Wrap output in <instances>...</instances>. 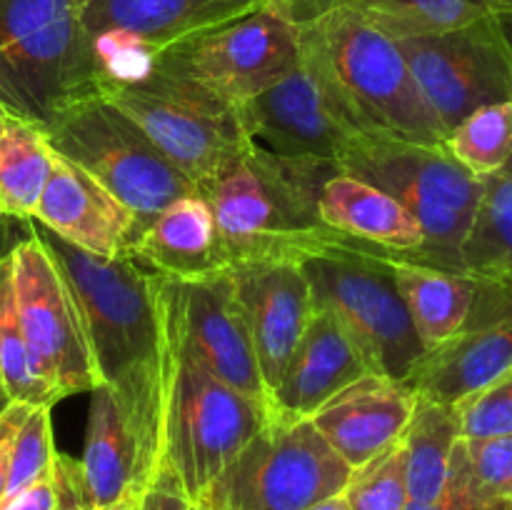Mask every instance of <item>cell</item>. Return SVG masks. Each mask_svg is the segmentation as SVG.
I'll return each mask as SVG.
<instances>
[{
    "instance_id": "cell-27",
    "label": "cell",
    "mask_w": 512,
    "mask_h": 510,
    "mask_svg": "<svg viewBox=\"0 0 512 510\" xmlns=\"http://www.w3.org/2000/svg\"><path fill=\"white\" fill-rule=\"evenodd\" d=\"M50 175L45 130L13 113H0V215L33 220Z\"/></svg>"
},
{
    "instance_id": "cell-5",
    "label": "cell",
    "mask_w": 512,
    "mask_h": 510,
    "mask_svg": "<svg viewBox=\"0 0 512 510\" xmlns=\"http://www.w3.org/2000/svg\"><path fill=\"white\" fill-rule=\"evenodd\" d=\"M80 10L83 0H0V110L45 130L98 95Z\"/></svg>"
},
{
    "instance_id": "cell-40",
    "label": "cell",
    "mask_w": 512,
    "mask_h": 510,
    "mask_svg": "<svg viewBox=\"0 0 512 510\" xmlns=\"http://www.w3.org/2000/svg\"><path fill=\"white\" fill-rule=\"evenodd\" d=\"M0 510H55L53 503V485L48 478L38 480V483L28 485L25 490L15 493L13 498H5L0 503Z\"/></svg>"
},
{
    "instance_id": "cell-30",
    "label": "cell",
    "mask_w": 512,
    "mask_h": 510,
    "mask_svg": "<svg viewBox=\"0 0 512 510\" xmlns=\"http://www.w3.org/2000/svg\"><path fill=\"white\" fill-rule=\"evenodd\" d=\"M10 250L0 260V388H3L8 403L50 405L53 408L60 395L35 370L23 328H20L13 293V270H10Z\"/></svg>"
},
{
    "instance_id": "cell-42",
    "label": "cell",
    "mask_w": 512,
    "mask_h": 510,
    "mask_svg": "<svg viewBox=\"0 0 512 510\" xmlns=\"http://www.w3.org/2000/svg\"><path fill=\"white\" fill-rule=\"evenodd\" d=\"M28 223L30 220H13L0 215V260H3V255L13 248L15 240L28 230ZM5 405H8V398H5L3 388H0V410H3Z\"/></svg>"
},
{
    "instance_id": "cell-18",
    "label": "cell",
    "mask_w": 512,
    "mask_h": 510,
    "mask_svg": "<svg viewBox=\"0 0 512 510\" xmlns=\"http://www.w3.org/2000/svg\"><path fill=\"white\" fill-rule=\"evenodd\" d=\"M230 273L270 395L313 313L310 283L295 263H245Z\"/></svg>"
},
{
    "instance_id": "cell-37",
    "label": "cell",
    "mask_w": 512,
    "mask_h": 510,
    "mask_svg": "<svg viewBox=\"0 0 512 510\" xmlns=\"http://www.w3.org/2000/svg\"><path fill=\"white\" fill-rule=\"evenodd\" d=\"M50 485H53L55 510H95L80 460L55 450Z\"/></svg>"
},
{
    "instance_id": "cell-25",
    "label": "cell",
    "mask_w": 512,
    "mask_h": 510,
    "mask_svg": "<svg viewBox=\"0 0 512 510\" xmlns=\"http://www.w3.org/2000/svg\"><path fill=\"white\" fill-rule=\"evenodd\" d=\"M390 268L425 350L438 348L465 328L478 293V278L420 265L403 253L395 255Z\"/></svg>"
},
{
    "instance_id": "cell-11",
    "label": "cell",
    "mask_w": 512,
    "mask_h": 510,
    "mask_svg": "<svg viewBox=\"0 0 512 510\" xmlns=\"http://www.w3.org/2000/svg\"><path fill=\"white\" fill-rule=\"evenodd\" d=\"M153 60L188 75L238 108L298 68L303 35L288 15L273 5H260L168 45Z\"/></svg>"
},
{
    "instance_id": "cell-28",
    "label": "cell",
    "mask_w": 512,
    "mask_h": 510,
    "mask_svg": "<svg viewBox=\"0 0 512 510\" xmlns=\"http://www.w3.org/2000/svg\"><path fill=\"white\" fill-rule=\"evenodd\" d=\"M465 275L512 290V158L483 180L478 213L463 245Z\"/></svg>"
},
{
    "instance_id": "cell-48",
    "label": "cell",
    "mask_w": 512,
    "mask_h": 510,
    "mask_svg": "<svg viewBox=\"0 0 512 510\" xmlns=\"http://www.w3.org/2000/svg\"><path fill=\"white\" fill-rule=\"evenodd\" d=\"M0 113H3V110H0Z\"/></svg>"
},
{
    "instance_id": "cell-15",
    "label": "cell",
    "mask_w": 512,
    "mask_h": 510,
    "mask_svg": "<svg viewBox=\"0 0 512 510\" xmlns=\"http://www.w3.org/2000/svg\"><path fill=\"white\" fill-rule=\"evenodd\" d=\"M395 43L445 135L473 110L512 100V53L498 15L448 33L395 38Z\"/></svg>"
},
{
    "instance_id": "cell-7",
    "label": "cell",
    "mask_w": 512,
    "mask_h": 510,
    "mask_svg": "<svg viewBox=\"0 0 512 510\" xmlns=\"http://www.w3.org/2000/svg\"><path fill=\"white\" fill-rule=\"evenodd\" d=\"M98 95L138 123L200 195L245 153L238 110L158 60L135 78L103 85Z\"/></svg>"
},
{
    "instance_id": "cell-47",
    "label": "cell",
    "mask_w": 512,
    "mask_h": 510,
    "mask_svg": "<svg viewBox=\"0 0 512 510\" xmlns=\"http://www.w3.org/2000/svg\"><path fill=\"white\" fill-rule=\"evenodd\" d=\"M190 510H203V508H200V505H195V503H193V505H190Z\"/></svg>"
},
{
    "instance_id": "cell-31",
    "label": "cell",
    "mask_w": 512,
    "mask_h": 510,
    "mask_svg": "<svg viewBox=\"0 0 512 510\" xmlns=\"http://www.w3.org/2000/svg\"><path fill=\"white\" fill-rule=\"evenodd\" d=\"M443 148L478 180L503 170L512 158V100L473 110L445 135Z\"/></svg>"
},
{
    "instance_id": "cell-23",
    "label": "cell",
    "mask_w": 512,
    "mask_h": 510,
    "mask_svg": "<svg viewBox=\"0 0 512 510\" xmlns=\"http://www.w3.org/2000/svg\"><path fill=\"white\" fill-rule=\"evenodd\" d=\"M315 208L328 228L405 258H415L425 245L420 223L393 195L343 170L320 185Z\"/></svg>"
},
{
    "instance_id": "cell-34",
    "label": "cell",
    "mask_w": 512,
    "mask_h": 510,
    "mask_svg": "<svg viewBox=\"0 0 512 510\" xmlns=\"http://www.w3.org/2000/svg\"><path fill=\"white\" fill-rule=\"evenodd\" d=\"M463 440L512 435V370L453 405Z\"/></svg>"
},
{
    "instance_id": "cell-45",
    "label": "cell",
    "mask_w": 512,
    "mask_h": 510,
    "mask_svg": "<svg viewBox=\"0 0 512 510\" xmlns=\"http://www.w3.org/2000/svg\"><path fill=\"white\" fill-rule=\"evenodd\" d=\"M498 25H500V33H503L505 43H508V48L512 53V13H498Z\"/></svg>"
},
{
    "instance_id": "cell-29",
    "label": "cell",
    "mask_w": 512,
    "mask_h": 510,
    "mask_svg": "<svg viewBox=\"0 0 512 510\" xmlns=\"http://www.w3.org/2000/svg\"><path fill=\"white\" fill-rule=\"evenodd\" d=\"M390 38H418L465 28L500 13L498 0H338Z\"/></svg>"
},
{
    "instance_id": "cell-21",
    "label": "cell",
    "mask_w": 512,
    "mask_h": 510,
    "mask_svg": "<svg viewBox=\"0 0 512 510\" xmlns=\"http://www.w3.org/2000/svg\"><path fill=\"white\" fill-rule=\"evenodd\" d=\"M373 373L363 350L328 310L313 308L290 355L283 378L270 393L275 415L308 420L320 405Z\"/></svg>"
},
{
    "instance_id": "cell-22",
    "label": "cell",
    "mask_w": 512,
    "mask_h": 510,
    "mask_svg": "<svg viewBox=\"0 0 512 510\" xmlns=\"http://www.w3.org/2000/svg\"><path fill=\"white\" fill-rule=\"evenodd\" d=\"M128 255L158 278L175 283H195L230 270L213 208L198 193L160 210L130 243Z\"/></svg>"
},
{
    "instance_id": "cell-17",
    "label": "cell",
    "mask_w": 512,
    "mask_h": 510,
    "mask_svg": "<svg viewBox=\"0 0 512 510\" xmlns=\"http://www.w3.org/2000/svg\"><path fill=\"white\" fill-rule=\"evenodd\" d=\"M512 370V290L478 280L473 310L455 338L425 350L405 385L418 400L450 405Z\"/></svg>"
},
{
    "instance_id": "cell-8",
    "label": "cell",
    "mask_w": 512,
    "mask_h": 510,
    "mask_svg": "<svg viewBox=\"0 0 512 510\" xmlns=\"http://www.w3.org/2000/svg\"><path fill=\"white\" fill-rule=\"evenodd\" d=\"M45 140L133 213L135 238L173 200L198 193L140 125L100 95L65 108L45 128Z\"/></svg>"
},
{
    "instance_id": "cell-14",
    "label": "cell",
    "mask_w": 512,
    "mask_h": 510,
    "mask_svg": "<svg viewBox=\"0 0 512 510\" xmlns=\"http://www.w3.org/2000/svg\"><path fill=\"white\" fill-rule=\"evenodd\" d=\"M13 293L20 328L40 378L48 380L60 400L90 393L98 385L90 363L88 340L73 293L60 275L33 220L10 250Z\"/></svg>"
},
{
    "instance_id": "cell-9",
    "label": "cell",
    "mask_w": 512,
    "mask_h": 510,
    "mask_svg": "<svg viewBox=\"0 0 512 510\" xmlns=\"http://www.w3.org/2000/svg\"><path fill=\"white\" fill-rule=\"evenodd\" d=\"M350 468L310 420L270 415L195 500L203 510H305L343 493Z\"/></svg>"
},
{
    "instance_id": "cell-6",
    "label": "cell",
    "mask_w": 512,
    "mask_h": 510,
    "mask_svg": "<svg viewBox=\"0 0 512 510\" xmlns=\"http://www.w3.org/2000/svg\"><path fill=\"white\" fill-rule=\"evenodd\" d=\"M160 323L165 345L160 465L178 475L195 503L268 423L273 410L215 378L185 353L163 313Z\"/></svg>"
},
{
    "instance_id": "cell-4",
    "label": "cell",
    "mask_w": 512,
    "mask_h": 510,
    "mask_svg": "<svg viewBox=\"0 0 512 510\" xmlns=\"http://www.w3.org/2000/svg\"><path fill=\"white\" fill-rule=\"evenodd\" d=\"M338 165L343 173L393 195L418 220L425 245L410 260L465 275L463 245L478 213L483 180L455 163L443 145L363 133Z\"/></svg>"
},
{
    "instance_id": "cell-41",
    "label": "cell",
    "mask_w": 512,
    "mask_h": 510,
    "mask_svg": "<svg viewBox=\"0 0 512 510\" xmlns=\"http://www.w3.org/2000/svg\"><path fill=\"white\" fill-rule=\"evenodd\" d=\"M265 5H273L275 10L288 15L295 25H305L318 18V15H323L325 10L333 8V5H338V0H268Z\"/></svg>"
},
{
    "instance_id": "cell-2",
    "label": "cell",
    "mask_w": 512,
    "mask_h": 510,
    "mask_svg": "<svg viewBox=\"0 0 512 510\" xmlns=\"http://www.w3.org/2000/svg\"><path fill=\"white\" fill-rule=\"evenodd\" d=\"M338 163L275 160L245 150L203 195L218 223L230 268L295 263L325 255L388 258L393 250L350 238L320 220L315 198Z\"/></svg>"
},
{
    "instance_id": "cell-20",
    "label": "cell",
    "mask_w": 512,
    "mask_h": 510,
    "mask_svg": "<svg viewBox=\"0 0 512 510\" xmlns=\"http://www.w3.org/2000/svg\"><path fill=\"white\" fill-rule=\"evenodd\" d=\"M415 405L418 395L408 385L370 373L333 395L308 420L350 468H360L403 438Z\"/></svg>"
},
{
    "instance_id": "cell-26",
    "label": "cell",
    "mask_w": 512,
    "mask_h": 510,
    "mask_svg": "<svg viewBox=\"0 0 512 510\" xmlns=\"http://www.w3.org/2000/svg\"><path fill=\"white\" fill-rule=\"evenodd\" d=\"M460 440L458 418L450 405L418 400L403 433L408 503L405 510H428L445 488L455 443Z\"/></svg>"
},
{
    "instance_id": "cell-46",
    "label": "cell",
    "mask_w": 512,
    "mask_h": 510,
    "mask_svg": "<svg viewBox=\"0 0 512 510\" xmlns=\"http://www.w3.org/2000/svg\"><path fill=\"white\" fill-rule=\"evenodd\" d=\"M500 13H512V0H498Z\"/></svg>"
},
{
    "instance_id": "cell-24",
    "label": "cell",
    "mask_w": 512,
    "mask_h": 510,
    "mask_svg": "<svg viewBox=\"0 0 512 510\" xmlns=\"http://www.w3.org/2000/svg\"><path fill=\"white\" fill-rule=\"evenodd\" d=\"M80 465L95 508L115 503L128 493H143L150 483L123 410L113 390L105 385H95L90 390L88 428Z\"/></svg>"
},
{
    "instance_id": "cell-16",
    "label": "cell",
    "mask_w": 512,
    "mask_h": 510,
    "mask_svg": "<svg viewBox=\"0 0 512 510\" xmlns=\"http://www.w3.org/2000/svg\"><path fill=\"white\" fill-rule=\"evenodd\" d=\"M155 285L160 313L185 353L215 378L273 410L235 293L233 273L228 270L195 283H175L155 275Z\"/></svg>"
},
{
    "instance_id": "cell-13",
    "label": "cell",
    "mask_w": 512,
    "mask_h": 510,
    "mask_svg": "<svg viewBox=\"0 0 512 510\" xmlns=\"http://www.w3.org/2000/svg\"><path fill=\"white\" fill-rule=\"evenodd\" d=\"M268 0H83L80 23L103 85L143 73L168 45L240 18Z\"/></svg>"
},
{
    "instance_id": "cell-39",
    "label": "cell",
    "mask_w": 512,
    "mask_h": 510,
    "mask_svg": "<svg viewBox=\"0 0 512 510\" xmlns=\"http://www.w3.org/2000/svg\"><path fill=\"white\" fill-rule=\"evenodd\" d=\"M33 405L25 403H8L0 410V503L5 498V483H8V465H10V450H13L15 433H18L20 423L25 420L28 410Z\"/></svg>"
},
{
    "instance_id": "cell-43",
    "label": "cell",
    "mask_w": 512,
    "mask_h": 510,
    "mask_svg": "<svg viewBox=\"0 0 512 510\" xmlns=\"http://www.w3.org/2000/svg\"><path fill=\"white\" fill-rule=\"evenodd\" d=\"M140 495L143 493H128L123 498H118L115 503L103 505V508H95V510H140Z\"/></svg>"
},
{
    "instance_id": "cell-44",
    "label": "cell",
    "mask_w": 512,
    "mask_h": 510,
    "mask_svg": "<svg viewBox=\"0 0 512 510\" xmlns=\"http://www.w3.org/2000/svg\"><path fill=\"white\" fill-rule=\"evenodd\" d=\"M305 510H350V505H348V500H345V495L338 493V495H330V498L320 500V503L310 505V508H305Z\"/></svg>"
},
{
    "instance_id": "cell-3",
    "label": "cell",
    "mask_w": 512,
    "mask_h": 510,
    "mask_svg": "<svg viewBox=\"0 0 512 510\" xmlns=\"http://www.w3.org/2000/svg\"><path fill=\"white\" fill-rule=\"evenodd\" d=\"M300 35L363 133L443 145V125L425 103L395 38L345 5L300 25Z\"/></svg>"
},
{
    "instance_id": "cell-35",
    "label": "cell",
    "mask_w": 512,
    "mask_h": 510,
    "mask_svg": "<svg viewBox=\"0 0 512 510\" xmlns=\"http://www.w3.org/2000/svg\"><path fill=\"white\" fill-rule=\"evenodd\" d=\"M460 445L480 495L512 510V435L478 440L460 438Z\"/></svg>"
},
{
    "instance_id": "cell-33",
    "label": "cell",
    "mask_w": 512,
    "mask_h": 510,
    "mask_svg": "<svg viewBox=\"0 0 512 510\" xmlns=\"http://www.w3.org/2000/svg\"><path fill=\"white\" fill-rule=\"evenodd\" d=\"M55 445L53 425H50V405H33L15 433L13 450H10L8 483L5 498L25 490L28 485L48 478L53 468ZM3 498V500H5Z\"/></svg>"
},
{
    "instance_id": "cell-12",
    "label": "cell",
    "mask_w": 512,
    "mask_h": 510,
    "mask_svg": "<svg viewBox=\"0 0 512 510\" xmlns=\"http://www.w3.org/2000/svg\"><path fill=\"white\" fill-rule=\"evenodd\" d=\"M235 110L245 150L275 160L338 163L348 145L363 135L305 45L293 73Z\"/></svg>"
},
{
    "instance_id": "cell-38",
    "label": "cell",
    "mask_w": 512,
    "mask_h": 510,
    "mask_svg": "<svg viewBox=\"0 0 512 510\" xmlns=\"http://www.w3.org/2000/svg\"><path fill=\"white\" fill-rule=\"evenodd\" d=\"M193 500L185 493L183 483L170 468L160 465L153 480L140 495V510H190Z\"/></svg>"
},
{
    "instance_id": "cell-36",
    "label": "cell",
    "mask_w": 512,
    "mask_h": 510,
    "mask_svg": "<svg viewBox=\"0 0 512 510\" xmlns=\"http://www.w3.org/2000/svg\"><path fill=\"white\" fill-rule=\"evenodd\" d=\"M428 510H510L505 505H495L480 495L475 488L473 475H470L468 460H465L463 445L460 440L455 443L453 458H450L448 480H445L443 493L435 498V503Z\"/></svg>"
},
{
    "instance_id": "cell-32",
    "label": "cell",
    "mask_w": 512,
    "mask_h": 510,
    "mask_svg": "<svg viewBox=\"0 0 512 510\" xmlns=\"http://www.w3.org/2000/svg\"><path fill=\"white\" fill-rule=\"evenodd\" d=\"M343 495L350 510H405L408 478L403 438L365 465L353 468Z\"/></svg>"
},
{
    "instance_id": "cell-1",
    "label": "cell",
    "mask_w": 512,
    "mask_h": 510,
    "mask_svg": "<svg viewBox=\"0 0 512 510\" xmlns=\"http://www.w3.org/2000/svg\"><path fill=\"white\" fill-rule=\"evenodd\" d=\"M73 293L98 385L113 390L145 475L153 480L163 448L165 345L155 275L128 253L113 260L73 248L33 220Z\"/></svg>"
},
{
    "instance_id": "cell-10",
    "label": "cell",
    "mask_w": 512,
    "mask_h": 510,
    "mask_svg": "<svg viewBox=\"0 0 512 510\" xmlns=\"http://www.w3.org/2000/svg\"><path fill=\"white\" fill-rule=\"evenodd\" d=\"M388 258L325 255L303 263L313 308L328 310L358 343L375 375L405 383L425 355Z\"/></svg>"
},
{
    "instance_id": "cell-19",
    "label": "cell",
    "mask_w": 512,
    "mask_h": 510,
    "mask_svg": "<svg viewBox=\"0 0 512 510\" xmlns=\"http://www.w3.org/2000/svg\"><path fill=\"white\" fill-rule=\"evenodd\" d=\"M33 220L73 248L103 260L128 253L135 238L133 213L55 150H50V175Z\"/></svg>"
}]
</instances>
